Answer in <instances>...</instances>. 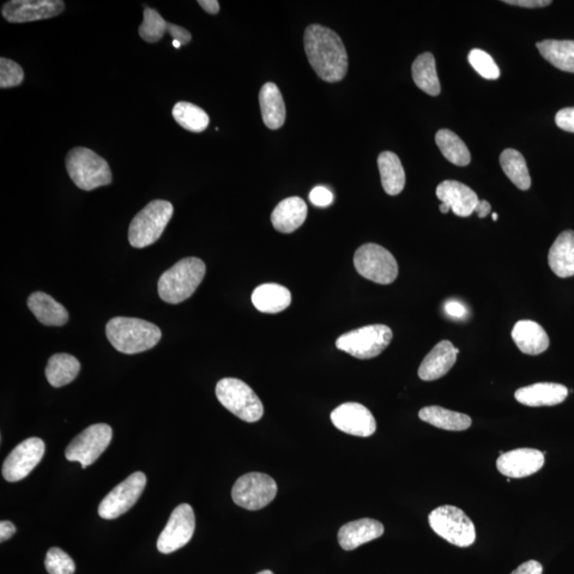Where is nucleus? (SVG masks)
<instances>
[{
	"instance_id": "ea45409f",
	"label": "nucleus",
	"mask_w": 574,
	"mask_h": 574,
	"mask_svg": "<svg viewBox=\"0 0 574 574\" xmlns=\"http://www.w3.org/2000/svg\"><path fill=\"white\" fill-rule=\"evenodd\" d=\"M334 194L325 186H316L311 192L310 201L319 208L329 207L334 202Z\"/></svg>"
},
{
	"instance_id": "a878e982",
	"label": "nucleus",
	"mask_w": 574,
	"mask_h": 574,
	"mask_svg": "<svg viewBox=\"0 0 574 574\" xmlns=\"http://www.w3.org/2000/svg\"><path fill=\"white\" fill-rule=\"evenodd\" d=\"M253 306L259 312L277 314L287 310L292 302L291 292L276 283H266L258 287L252 293Z\"/></svg>"
},
{
	"instance_id": "412c9836",
	"label": "nucleus",
	"mask_w": 574,
	"mask_h": 574,
	"mask_svg": "<svg viewBox=\"0 0 574 574\" xmlns=\"http://www.w3.org/2000/svg\"><path fill=\"white\" fill-rule=\"evenodd\" d=\"M567 396L566 386L558 383H536L515 392L519 403L532 408L557 406L564 402Z\"/></svg>"
},
{
	"instance_id": "58836bf2",
	"label": "nucleus",
	"mask_w": 574,
	"mask_h": 574,
	"mask_svg": "<svg viewBox=\"0 0 574 574\" xmlns=\"http://www.w3.org/2000/svg\"><path fill=\"white\" fill-rule=\"evenodd\" d=\"M24 81V71L20 64L7 58L0 59V88L20 86Z\"/></svg>"
},
{
	"instance_id": "6e6552de",
	"label": "nucleus",
	"mask_w": 574,
	"mask_h": 574,
	"mask_svg": "<svg viewBox=\"0 0 574 574\" xmlns=\"http://www.w3.org/2000/svg\"><path fill=\"white\" fill-rule=\"evenodd\" d=\"M392 332L388 325H372L348 332L337 338L336 347L353 358H376L390 346Z\"/></svg>"
},
{
	"instance_id": "9b49d317",
	"label": "nucleus",
	"mask_w": 574,
	"mask_h": 574,
	"mask_svg": "<svg viewBox=\"0 0 574 574\" xmlns=\"http://www.w3.org/2000/svg\"><path fill=\"white\" fill-rule=\"evenodd\" d=\"M112 428L106 424H96L86 428L71 440L65 451L70 462L81 464L83 469L94 464L110 445Z\"/></svg>"
},
{
	"instance_id": "c03bdc74",
	"label": "nucleus",
	"mask_w": 574,
	"mask_h": 574,
	"mask_svg": "<svg viewBox=\"0 0 574 574\" xmlns=\"http://www.w3.org/2000/svg\"><path fill=\"white\" fill-rule=\"evenodd\" d=\"M507 5H518V7L522 8H543L547 7V5H551L550 0H505L503 2Z\"/></svg>"
},
{
	"instance_id": "37998d69",
	"label": "nucleus",
	"mask_w": 574,
	"mask_h": 574,
	"mask_svg": "<svg viewBox=\"0 0 574 574\" xmlns=\"http://www.w3.org/2000/svg\"><path fill=\"white\" fill-rule=\"evenodd\" d=\"M167 33L172 35L173 41H178L181 45L189 44L192 40V34L185 28L174 24L168 23Z\"/></svg>"
},
{
	"instance_id": "f704fd0d",
	"label": "nucleus",
	"mask_w": 574,
	"mask_h": 574,
	"mask_svg": "<svg viewBox=\"0 0 574 574\" xmlns=\"http://www.w3.org/2000/svg\"><path fill=\"white\" fill-rule=\"evenodd\" d=\"M173 117L187 131L201 133L208 128L210 118L202 108L180 101L173 108Z\"/></svg>"
},
{
	"instance_id": "f03ea898",
	"label": "nucleus",
	"mask_w": 574,
	"mask_h": 574,
	"mask_svg": "<svg viewBox=\"0 0 574 574\" xmlns=\"http://www.w3.org/2000/svg\"><path fill=\"white\" fill-rule=\"evenodd\" d=\"M108 342L118 352L136 354L154 348L162 337L158 325L147 320L132 317H115L107 324Z\"/></svg>"
},
{
	"instance_id": "f8f14e48",
	"label": "nucleus",
	"mask_w": 574,
	"mask_h": 574,
	"mask_svg": "<svg viewBox=\"0 0 574 574\" xmlns=\"http://www.w3.org/2000/svg\"><path fill=\"white\" fill-rule=\"evenodd\" d=\"M146 483L147 477L141 471L127 477L101 501L99 507V516L108 521L122 516L140 499Z\"/></svg>"
},
{
	"instance_id": "2eb2a0df",
	"label": "nucleus",
	"mask_w": 574,
	"mask_h": 574,
	"mask_svg": "<svg viewBox=\"0 0 574 574\" xmlns=\"http://www.w3.org/2000/svg\"><path fill=\"white\" fill-rule=\"evenodd\" d=\"M64 9L61 0H11L3 5L2 14L9 23L23 24L58 16Z\"/></svg>"
},
{
	"instance_id": "a211bd4d",
	"label": "nucleus",
	"mask_w": 574,
	"mask_h": 574,
	"mask_svg": "<svg viewBox=\"0 0 574 574\" xmlns=\"http://www.w3.org/2000/svg\"><path fill=\"white\" fill-rule=\"evenodd\" d=\"M437 196L459 217H469L480 202L475 192L458 181L446 180L437 189Z\"/></svg>"
},
{
	"instance_id": "1a4fd4ad",
	"label": "nucleus",
	"mask_w": 574,
	"mask_h": 574,
	"mask_svg": "<svg viewBox=\"0 0 574 574\" xmlns=\"http://www.w3.org/2000/svg\"><path fill=\"white\" fill-rule=\"evenodd\" d=\"M353 263L365 279L388 286L397 279L399 269L394 256L377 244H365L356 250Z\"/></svg>"
},
{
	"instance_id": "c9c22d12",
	"label": "nucleus",
	"mask_w": 574,
	"mask_h": 574,
	"mask_svg": "<svg viewBox=\"0 0 574 574\" xmlns=\"http://www.w3.org/2000/svg\"><path fill=\"white\" fill-rule=\"evenodd\" d=\"M167 28L168 22L160 15L158 11L145 8L144 21L140 29H138V34L144 41L148 42V43H156V42L163 39Z\"/></svg>"
},
{
	"instance_id": "0eeeda50",
	"label": "nucleus",
	"mask_w": 574,
	"mask_h": 574,
	"mask_svg": "<svg viewBox=\"0 0 574 574\" xmlns=\"http://www.w3.org/2000/svg\"><path fill=\"white\" fill-rule=\"evenodd\" d=\"M428 523L435 533L451 545L466 548L475 541V524L458 507L452 505L438 507L428 515Z\"/></svg>"
},
{
	"instance_id": "bb28decb",
	"label": "nucleus",
	"mask_w": 574,
	"mask_h": 574,
	"mask_svg": "<svg viewBox=\"0 0 574 574\" xmlns=\"http://www.w3.org/2000/svg\"><path fill=\"white\" fill-rule=\"evenodd\" d=\"M28 307L36 319L45 325L60 327L69 322V313L65 307L46 293L35 292L30 295Z\"/></svg>"
},
{
	"instance_id": "c756f323",
	"label": "nucleus",
	"mask_w": 574,
	"mask_h": 574,
	"mask_svg": "<svg viewBox=\"0 0 574 574\" xmlns=\"http://www.w3.org/2000/svg\"><path fill=\"white\" fill-rule=\"evenodd\" d=\"M419 419L447 431H465L471 427V419L468 415L437 406L420 409Z\"/></svg>"
},
{
	"instance_id": "09e8293b",
	"label": "nucleus",
	"mask_w": 574,
	"mask_h": 574,
	"mask_svg": "<svg viewBox=\"0 0 574 574\" xmlns=\"http://www.w3.org/2000/svg\"><path fill=\"white\" fill-rule=\"evenodd\" d=\"M475 212L480 219H485V217L492 212V205L486 201H480L476 205Z\"/></svg>"
},
{
	"instance_id": "cd10ccee",
	"label": "nucleus",
	"mask_w": 574,
	"mask_h": 574,
	"mask_svg": "<svg viewBox=\"0 0 574 574\" xmlns=\"http://www.w3.org/2000/svg\"><path fill=\"white\" fill-rule=\"evenodd\" d=\"M378 167L386 194H400L406 186V173L399 156L391 151H384L379 155Z\"/></svg>"
},
{
	"instance_id": "49530a36",
	"label": "nucleus",
	"mask_w": 574,
	"mask_h": 574,
	"mask_svg": "<svg viewBox=\"0 0 574 574\" xmlns=\"http://www.w3.org/2000/svg\"><path fill=\"white\" fill-rule=\"evenodd\" d=\"M16 528L14 523L8 521L0 522V541L4 542L11 539L15 534Z\"/></svg>"
},
{
	"instance_id": "f3484780",
	"label": "nucleus",
	"mask_w": 574,
	"mask_h": 574,
	"mask_svg": "<svg viewBox=\"0 0 574 574\" xmlns=\"http://www.w3.org/2000/svg\"><path fill=\"white\" fill-rule=\"evenodd\" d=\"M545 465V455L536 449L522 448L503 453L497 459V468L510 479H521L540 471Z\"/></svg>"
},
{
	"instance_id": "2f4dec72",
	"label": "nucleus",
	"mask_w": 574,
	"mask_h": 574,
	"mask_svg": "<svg viewBox=\"0 0 574 574\" xmlns=\"http://www.w3.org/2000/svg\"><path fill=\"white\" fill-rule=\"evenodd\" d=\"M413 80L417 87L425 93L438 96L440 84L437 71V64L432 53L426 52L417 58L412 66Z\"/></svg>"
},
{
	"instance_id": "7ed1b4c3",
	"label": "nucleus",
	"mask_w": 574,
	"mask_h": 574,
	"mask_svg": "<svg viewBox=\"0 0 574 574\" xmlns=\"http://www.w3.org/2000/svg\"><path fill=\"white\" fill-rule=\"evenodd\" d=\"M205 264L198 258H186L174 264L160 278L158 291L163 301L178 305L189 299L203 280Z\"/></svg>"
},
{
	"instance_id": "a19ab883",
	"label": "nucleus",
	"mask_w": 574,
	"mask_h": 574,
	"mask_svg": "<svg viewBox=\"0 0 574 574\" xmlns=\"http://www.w3.org/2000/svg\"><path fill=\"white\" fill-rule=\"evenodd\" d=\"M555 123L561 130L574 133V107L559 111L555 117Z\"/></svg>"
},
{
	"instance_id": "5701e85b",
	"label": "nucleus",
	"mask_w": 574,
	"mask_h": 574,
	"mask_svg": "<svg viewBox=\"0 0 574 574\" xmlns=\"http://www.w3.org/2000/svg\"><path fill=\"white\" fill-rule=\"evenodd\" d=\"M306 216L307 207L304 199L289 197L277 205L271 214V222L277 231L288 234L304 225Z\"/></svg>"
},
{
	"instance_id": "3c124183",
	"label": "nucleus",
	"mask_w": 574,
	"mask_h": 574,
	"mask_svg": "<svg viewBox=\"0 0 574 574\" xmlns=\"http://www.w3.org/2000/svg\"><path fill=\"white\" fill-rule=\"evenodd\" d=\"M173 46H174V48H177V50H179V48H180L181 46H183V45H181V43H179V42H178V41H173Z\"/></svg>"
},
{
	"instance_id": "7c9ffc66",
	"label": "nucleus",
	"mask_w": 574,
	"mask_h": 574,
	"mask_svg": "<svg viewBox=\"0 0 574 574\" xmlns=\"http://www.w3.org/2000/svg\"><path fill=\"white\" fill-rule=\"evenodd\" d=\"M536 46L541 56L555 68L574 72V41L546 40Z\"/></svg>"
},
{
	"instance_id": "8fccbe9b",
	"label": "nucleus",
	"mask_w": 574,
	"mask_h": 574,
	"mask_svg": "<svg viewBox=\"0 0 574 574\" xmlns=\"http://www.w3.org/2000/svg\"><path fill=\"white\" fill-rule=\"evenodd\" d=\"M439 211H440V212L446 214V213L449 212L450 208L448 207V205H447L445 203H442V204L439 205Z\"/></svg>"
},
{
	"instance_id": "b1692460",
	"label": "nucleus",
	"mask_w": 574,
	"mask_h": 574,
	"mask_svg": "<svg viewBox=\"0 0 574 574\" xmlns=\"http://www.w3.org/2000/svg\"><path fill=\"white\" fill-rule=\"evenodd\" d=\"M259 100L265 126L270 130L280 129L286 123L287 108L279 88L273 82L265 83Z\"/></svg>"
},
{
	"instance_id": "c85d7f7f",
	"label": "nucleus",
	"mask_w": 574,
	"mask_h": 574,
	"mask_svg": "<svg viewBox=\"0 0 574 574\" xmlns=\"http://www.w3.org/2000/svg\"><path fill=\"white\" fill-rule=\"evenodd\" d=\"M80 362L68 353L53 354L46 366V378L53 388H62L74 381L80 372Z\"/></svg>"
},
{
	"instance_id": "79ce46f5",
	"label": "nucleus",
	"mask_w": 574,
	"mask_h": 574,
	"mask_svg": "<svg viewBox=\"0 0 574 574\" xmlns=\"http://www.w3.org/2000/svg\"><path fill=\"white\" fill-rule=\"evenodd\" d=\"M447 315L455 319H464L467 316V309L461 302L450 300L444 306Z\"/></svg>"
},
{
	"instance_id": "de8ad7c7",
	"label": "nucleus",
	"mask_w": 574,
	"mask_h": 574,
	"mask_svg": "<svg viewBox=\"0 0 574 574\" xmlns=\"http://www.w3.org/2000/svg\"><path fill=\"white\" fill-rule=\"evenodd\" d=\"M198 5L210 14H217L220 12V3L217 0H199Z\"/></svg>"
},
{
	"instance_id": "20e7f679",
	"label": "nucleus",
	"mask_w": 574,
	"mask_h": 574,
	"mask_svg": "<svg viewBox=\"0 0 574 574\" xmlns=\"http://www.w3.org/2000/svg\"><path fill=\"white\" fill-rule=\"evenodd\" d=\"M65 163L72 183L83 191H93L112 183L110 166L93 150L84 147L71 149Z\"/></svg>"
},
{
	"instance_id": "393cba45",
	"label": "nucleus",
	"mask_w": 574,
	"mask_h": 574,
	"mask_svg": "<svg viewBox=\"0 0 574 574\" xmlns=\"http://www.w3.org/2000/svg\"><path fill=\"white\" fill-rule=\"evenodd\" d=\"M548 262L550 268L560 278L574 276V232H561L550 248Z\"/></svg>"
},
{
	"instance_id": "9d476101",
	"label": "nucleus",
	"mask_w": 574,
	"mask_h": 574,
	"mask_svg": "<svg viewBox=\"0 0 574 574\" xmlns=\"http://www.w3.org/2000/svg\"><path fill=\"white\" fill-rule=\"evenodd\" d=\"M278 486L273 477L259 473L241 475L232 488L234 503L248 511H259L276 498Z\"/></svg>"
},
{
	"instance_id": "39448f33",
	"label": "nucleus",
	"mask_w": 574,
	"mask_h": 574,
	"mask_svg": "<svg viewBox=\"0 0 574 574\" xmlns=\"http://www.w3.org/2000/svg\"><path fill=\"white\" fill-rule=\"evenodd\" d=\"M174 214L173 204L166 201L149 202L132 220L129 241L132 247L145 248L155 243L166 229Z\"/></svg>"
},
{
	"instance_id": "dca6fc26",
	"label": "nucleus",
	"mask_w": 574,
	"mask_h": 574,
	"mask_svg": "<svg viewBox=\"0 0 574 574\" xmlns=\"http://www.w3.org/2000/svg\"><path fill=\"white\" fill-rule=\"evenodd\" d=\"M332 424L338 430L359 438H370L377 430L371 410L360 403L347 402L331 413Z\"/></svg>"
},
{
	"instance_id": "6ab92c4d",
	"label": "nucleus",
	"mask_w": 574,
	"mask_h": 574,
	"mask_svg": "<svg viewBox=\"0 0 574 574\" xmlns=\"http://www.w3.org/2000/svg\"><path fill=\"white\" fill-rule=\"evenodd\" d=\"M459 349L449 341H442L422 361L419 376L424 381L438 380L448 373L456 364Z\"/></svg>"
},
{
	"instance_id": "aec40b11",
	"label": "nucleus",
	"mask_w": 574,
	"mask_h": 574,
	"mask_svg": "<svg viewBox=\"0 0 574 574\" xmlns=\"http://www.w3.org/2000/svg\"><path fill=\"white\" fill-rule=\"evenodd\" d=\"M384 533L383 524L374 519L362 518L343 525L338 532V542L346 551L380 539Z\"/></svg>"
},
{
	"instance_id": "a18cd8bd",
	"label": "nucleus",
	"mask_w": 574,
	"mask_h": 574,
	"mask_svg": "<svg viewBox=\"0 0 574 574\" xmlns=\"http://www.w3.org/2000/svg\"><path fill=\"white\" fill-rule=\"evenodd\" d=\"M511 574H542V566L540 561L528 560L513 570Z\"/></svg>"
},
{
	"instance_id": "4468645a",
	"label": "nucleus",
	"mask_w": 574,
	"mask_h": 574,
	"mask_svg": "<svg viewBox=\"0 0 574 574\" xmlns=\"http://www.w3.org/2000/svg\"><path fill=\"white\" fill-rule=\"evenodd\" d=\"M45 453V444L38 438L24 440L11 451L3 465V475L11 483L25 479L38 466Z\"/></svg>"
},
{
	"instance_id": "473e14b6",
	"label": "nucleus",
	"mask_w": 574,
	"mask_h": 574,
	"mask_svg": "<svg viewBox=\"0 0 574 574\" xmlns=\"http://www.w3.org/2000/svg\"><path fill=\"white\" fill-rule=\"evenodd\" d=\"M500 165L507 178H509L519 190L528 191L531 187V177L527 162L523 155L515 149H505L500 155Z\"/></svg>"
},
{
	"instance_id": "4be33fe9",
	"label": "nucleus",
	"mask_w": 574,
	"mask_h": 574,
	"mask_svg": "<svg viewBox=\"0 0 574 574\" xmlns=\"http://www.w3.org/2000/svg\"><path fill=\"white\" fill-rule=\"evenodd\" d=\"M513 341L524 354L540 355L549 347L550 340L545 329L532 320H521L513 325Z\"/></svg>"
},
{
	"instance_id": "4c0bfd02",
	"label": "nucleus",
	"mask_w": 574,
	"mask_h": 574,
	"mask_svg": "<svg viewBox=\"0 0 574 574\" xmlns=\"http://www.w3.org/2000/svg\"><path fill=\"white\" fill-rule=\"evenodd\" d=\"M46 570L50 574H74L76 566L70 555L60 548H52L46 554Z\"/></svg>"
},
{
	"instance_id": "e433bc0d",
	"label": "nucleus",
	"mask_w": 574,
	"mask_h": 574,
	"mask_svg": "<svg viewBox=\"0 0 574 574\" xmlns=\"http://www.w3.org/2000/svg\"><path fill=\"white\" fill-rule=\"evenodd\" d=\"M469 63L477 71V74L488 80H495L500 77V70L494 60L489 54L481 50H473L468 54Z\"/></svg>"
},
{
	"instance_id": "f257e3e1",
	"label": "nucleus",
	"mask_w": 574,
	"mask_h": 574,
	"mask_svg": "<svg viewBox=\"0 0 574 574\" xmlns=\"http://www.w3.org/2000/svg\"><path fill=\"white\" fill-rule=\"evenodd\" d=\"M305 50L307 60L320 80L340 82L347 75L346 47L334 30L314 24L306 29Z\"/></svg>"
},
{
	"instance_id": "ddd939ff",
	"label": "nucleus",
	"mask_w": 574,
	"mask_h": 574,
	"mask_svg": "<svg viewBox=\"0 0 574 574\" xmlns=\"http://www.w3.org/2000/svg\"><path fill=\"white\" fill-rule=\"evenodd\" d=\"M195 525L193 507L187 503L177 506L156 542L159 551L163 554H171L183 548L194 535Z\"/></svg>"
},
{
	"instance_id": "423d86ee",
	"label": "nucleus",
	"mask_w": 574,
	"mask_h": 574,
	"mask_svg": "<svg viewBox=\"0 0 574 574\" xmlns=\"http://www.w3.org/2000/svg\"><path fill=\"white\" fill-rule=\"evenodd\" d=\"M216 397L230 412L249 424L263 417L261 400L243 381L234 378L221 380L216 385Z\"/></svg>"
},
{
	"instance_id": "603ef678",
	"label": "nucleus",
	"mask_w": 574,
	"mask_h": 574,
	"mask_svg": "<svg viewBox=\"0 0 574 574\" xmlns=\"http://www.w3.org/2000/svg\"><path fill=\"white\" fill-rule=\"evenodd\" d=\"M258 574H274V572H271L270 570H264V571L259 572Z\"/></svg>"
},
{
	"instance_id": "72a5a7b5",
	"label": "nucleus",
	"mask_w": 574,
	"mask_h": 574,
	"mask_svg": "<svg viewBox=\"0 0 574 574\" xmlns=\"http://www.w3.org/2000/svg\"><path fill=\"white\" fill-rule=\"evenodd\" d=\"M438 146L447 160L456 166H466L470 163L469 149L455 132L439 130L435 136Z\"/></svg>"
},
{
	"instance_id": "864d4df0",
	"label": "nucleus",
	"mask_w": 574,
	"mask_h": 574,
	"mask_svg": "<svg viewBox=\"0 0 574 574\" xmlns=\"http://www.w3.org/2000/svg\"><path fill=\"white\" fill-rule=\"evenodd\" d=\"M493 220H494V221H498V214L497 213H494L493 214Z\"/></svg>"
}]
</instances>
